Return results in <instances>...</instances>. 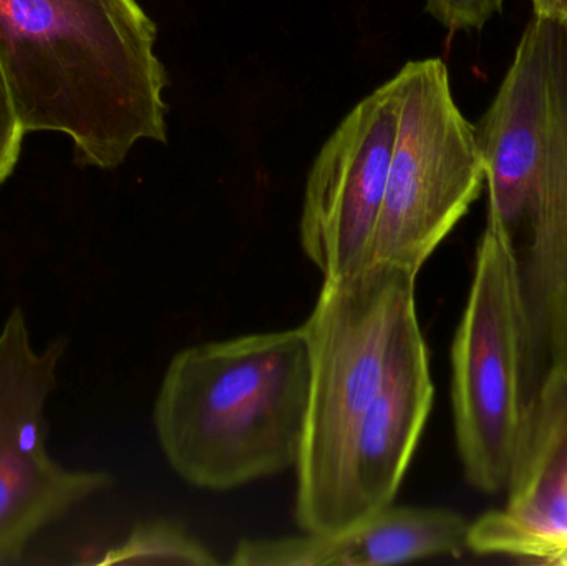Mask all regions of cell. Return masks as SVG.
Listing matches in <instances>:
<instances>
[{"instance_id":"1","label":"cell","mask_w":567,"mask_h":566,"mask_svg":"<svg viewBox=\"0 0 567 566\" xmlns=\"http://www.w3.org/2000/svg\"><path fill=\"white\" fill-rule=\"evenodd\" d=\"M156 23L136 0H0V65L23 132L73 142L113 169L142 140L168 142Z\"/></svg>"},{"instance_id":"2","label":"cell","mask_w":567,"mask_h":566,"mask_svg":"<svg viewBox=\"0 0 567 566\" xmlns=\"http://www.w3.org/2000/svg\"><path fill=\"white\" fill-rule=\"evenodd\" d=\"M476 135L488 218L518 261L539 382L567 369V23L533 17Z\"/></svg>"},{"instance_id":"3","label":"cell","mask_w":567,"mask_h":566,"mask_svg":"<svg viewBox=\"0 0 567 566\" xmlns=\"http://www.w3.org/2000/svg\"><path fill=\"white\" fill-rule=\"evenodd\" d=\"M309 398L303 326L202 342L169 362L153 424L186 484L233 491L297 467Z\"/></svg>"},{"instance_id":"4","label":"cell","mask_w":567,"mask_h":566,"mask_svg":"<svg viewBox=\"0 0 567 566\" xmlns=\"http://www.w3.org/2000/svg\"><path fill=\"white\" fill-rule=\"evenodd\" d=\"M415 282L416 275L389 263L323 279L302 325L310 398L296 467V518L306 534L332 532L357 432L379 402L400 352L422 331Z\"/></svg>"},{"instance_id":"5","label":"cell","mask_w":567,"mask_h":566,"mask_svg":"<svg viewBox=\"0 0 567 566\" xmlns=\"http://www.w3.org/2000/svg\"><path fill=\"white\" fill-rule=\"evenodd\" d=\"M452 404L470 484L485 494L508 487L532 404L528 322L515 251L488 216L453 341Z\"/></svg>"},{"instance_id":"6","label":"cell","mask_w":567,"mask_h":566,"mask_svg":"<svg viewBox=\"0 0 567 566\" xmlns=\"http://www.w3.org/2000/svg\"><path fill=\"white\" fill-rule=\"evenodd\" d=\"M396 76L399 132L367 265L389 263L419 276L478 198L485 165L445 62L413 60Z\"/></svg>"},{"instance_id":"7","label":"cell","mask_w":567,"mask_h":566,"mask_svg":"<svg viewBox=\"0 0 567 566\" xmlns=\"http://www.w3.org/2000/svg\"><path fill=\"white\" fill-rule=\"evenodd\" d=\"M63 352V339L39 351L22 308L9 312L0 329V565L19 562L43 528L112 485L106 472L63 467L47 447L45 405Z\"/></svg>"},{"instance_id":"8","label":"cell","mask_w":567,"mask_h":566,"mask_svg":"<svg viewBox=\"0 0 567 566\" xmlns=\"http://www.w3.org/2000/svg\"><path fill=\"white\" fill-rule=\"evenodd\" d=\"M399 76L365 99L313 159L303 192L299 239L323 279L365 268L399 132Z\"/></svg>"},{"instance_id":"9","label":"cell","mask_w":567,"mask_h":566,"mask_svg":"<svg viewBox=\"0 0 567 566\" xmlns=\"http://www.w3.org/2000/svg\"><path fill=\"white\" fill-rule=\"evenodd\" d=\"M508 488L505 508L470 524L468 550L567 565V369L536 388Z\"/></svg>"},{"instance_id":"10","label":"cell","mask_w":567,"mask_h":566,"mask_svg":"<svg viewBox=\"0 0 567 566\" xmlns=\"http://www.w3.org/2000/svg\"><path fill=\"white\" fill-rule=\"evenodd\" d=\"M433 395L429 351L420 331L400 352L379 402L357 432L330 534L393 504L432 411Z\"/></svg>"},{"instance_id":"11","label":"cell","mask_w":567,"mask_h":566,"mask_svg":"<svg viewBox=\"0 0 567 566\" xmlns=\"http://www.w3.org/2000/svg\"><path fill=\"white\" fill-rule=\"evenodd\" d=\"M470 524L446 508L390 507L337 532L239 542L235 566H370L456 555L468 548Z\"/></svg>"},{"instance_id":"12","label":"cell","mask_w":567,"mask_h":566,"mask_svg":"<svg viewBox=\"0 0 567 566\" xmlns=\"http://www.w3.org/2000/svg\"><path fill=\"white\" fill-rule=\"evenodd\" d=\"M90 564L215 566L219 562L205 544L182 525L155 521L138 525L125 542Z\"/></svg>"},{"instance_id":"13","label":"cell","mask_w":567,"mask_h":566,"mask_svg":"<svg viewBox=\"0 0 567 566\" xmlns=\"http://www.w3.org/2000/svg\"><path fill=\"white\" fill-rule=\"evenodd\" d=\"M23 136H25V132L17 119L6 75L0 65V186L16 169L20 150H22Z\"/></svg>"},{"instance_id":"14","label":"cell","mask_w":567,"mask_h":566,"mask_svg":"<svg viewBox=\"0 0 567 566\" xmlns=\"http://www.w3.org/2000/svg\"><path fill=\"white\" fill-rule=\"evenodd\" d=\"M506 0H449L439 23L452 32L480 30L498 16Z\"/></svg>"},{"instance_id":"15","label":"cell","mask_w":567,"mask_h":566,"mask_svg":"<svg viewBox=\"0 0 567 566\" xmlns=\"http://www.w3.org/2000/svg\"><path fill=\"white\" fill-rule=\"evenodd\" d=\"M535 17L567 23V0H533Z\"/></svg>"},{"instance_id":"16","label":"cell","mask_w":567,"mask_h":566,"mask_svg":"<svg viewBox=\"0 0 567 566\" xmlns=\"http://www.w3.org/2000/svg\"><path fill=\"white\" fill-rule=\"evenodd\" d=\"M446 3H449V0H425L426 12L439 22L442 19L443 12H445Z\"/></svg>"}]
</instances>
